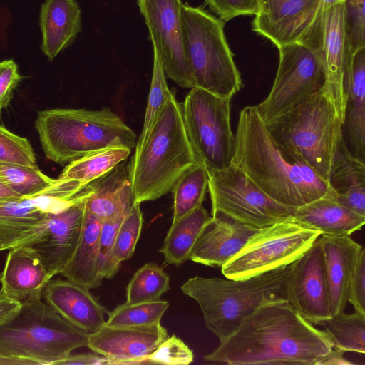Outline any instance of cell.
Masks as SVG:
<instances>
[{"label": "cell", "instance_id": "6da1fadb", "mask_svg": "<svg viewBox=\"0 0 365 365\" xmlns=\"http://www.w3.org/2000/svg\"><path fill=\"white\" fill-rule=\"evenodd\" d=\"M333 348L324 331L304 319L287 299H277L247 317L204 358L230 365H319Z\"/></svg>", "mask_w": 365, "mask_h": 365}, {"label": "cell", "instance_id": "7a4b0ae2", "mask_svg": "<svg viewBox=\"0 0 365 365\" xmlns=\"http://www.w3.org/2000/svg\"><path fill=\"white\" fill-rule=\"evenodd\" d=\"M235 140L233 164L276 202L297 208L336 197L328 181L275 143L255 106L240 113Z\"/></svg>", "mask_w": 365, "mask_h": 365}, {"label": "cell", "instance_id": "3957f363", "mask_svg": "<svg viewBox=\"0 0 365 365\" xmlns=\"http://www.w3.org/2000/svg\"><path fill=\"white\" fill-rule=\"evenodd\" d=\"M198 163L185 128L181 106L171 92L128 163L133 202L140 204L160 198Z\"/></svg>", "mask_w": 365, "mask_h": 365}, {"label": "cell", "instance_id": "277c9868", "mask_svg": "<svg viewBox=\"0 0 365 365\" xmlns=\"http://www.w3.org/2000/svg\"><path fill=\"white\" fill-rule=\"evenodd\" d=\"M292 266L293 263L240 279L195 276L189 278L181 290L198 303L206 327L220 341L262 305L287 299V282Z\"/></svg>", "mask_w": 365, "mask_h": 365}, {"label": "cell", "instance_id": "5b68a950", "mask_svg": "<svg viewBox=\"0 0 365 365\" xmlns=\"http://www.w3.org/2000/svg\"><path fill=\"white\" fill-rule=\"evenodd\" d=\"M35 128L49 160L64 164L115 146L136 145V135L108 108H55L40 111Z\"/></svg>", "mask_w": 365, "mask_h": 365}, {"label": "cell", "instance_id": "8992f818", "mask_svg": "<svg viewBox=\"0 0 365 365\" xmlns=\"http://www.w3.org/2000/svg\"><path fill=\"white\" fill-rule=\"evenodd\" d=\"M342 125L332 98L323 88L267 127L279 147L328 181L343 137Z\"/></svg>", "mask_w": 365, "mask_h": 365}, {"label": "cell", "instance_id": "52a82bcc", "mask_svg": "<svg viewBox=\"0 0 365 365\" xmlns=\"http://www.w3.org/2000/svg\"><path fill=\"white\" fill-rule=\"evenodd\" d=\"M88 335L39 299L22 303L18 312L0 325V356L27 365H55L73 350L87 346Z\"/></svg>", "mask_w": 365, "mask_h": 365}, {"label": "cell", "instance_id": "ba28073f", "mask_svg": "<svg viewBox=\"0 0 365 365\" xmlns=\"http://www.w3.org/2000/svg\"><path fill=\"white\" fill-rule=\"evenodd\" d=\"M182 22L184 51L194 87L232 98L242 83L225 36L224 21L200 7L183 4Z\"/></svg>", "mask_w": 365, "mask_h": 365}, {"label": "cell", "instance_id": "9c48e42d", "mask_svg": "<svg viewBox=\"0 0 365 365\" xmlns=\"http://www.w3.org/2000/svg\"><path fill=\"white\" fill-rule=\"evenodd\" d=\"M230 100L194 87L180 104L187 134L206 169L222 170L233 163L235 140L230 126Z\"/></svg>", "mask_w": 365, "mask_h": 365}, {"label": "cell", "instance_id": "30bf717a", "mask_svg": "<svg viewBox=\"0 0 365 365\" xmlns=\"http://www.w3.org/2000/svg\"><path fill=\"white\" fill-rule=\"evenodd\" d=\"M319 230L292 220L259 228L243 247L221 267L226 278L245 279L288 266L319 237Z\"/></svg>", "mask_w": 365, "mask_h": 365}, {"label": "cell", "instance_id": "8fae6325", "mask_svg": "<svg viewBox=\"0 0 365 365\" xmlns=\"http://www.w3.org/2000/svg\"><path fill=\"white\" fill-rule=\"evenodd\" d=\"M207 170L212 216L224 214L256 228L292 220L297 208L272 199L235 164Z\"/></svg>", "mask_w": 365, "mask_h": 365}, {"label": "cell", "instance_id": "7c38bea8", "mask_svg": "<svg viewBox=\"0 0 365 365\" xmlns=\"http://www.w3.org/2000/svg\"><path fill=\"white\" fill-rule=\"evenodd\" d=\"M278 49L279 65L271 91L255 106L266 125L321 91L327 81L322 61L305 44L296 42Z\"/></svg>", "mask_w": 365, "mask_h": 365}, {"label": "cell", "instance_id": "4fadbf2b", "mask_svg": "<svg viewBox=\"0 0 365 365\" xmlns=\"http://www.w3.org/2000/svg\"><path fill=\"white\" fill-rule=\"evenodd\" d=\"M90 192L88 184L71 205L58 212L49 213L35 233L17 245L33 252L51 279L63 271L76 252Z\"/></svg>", "mask_w": 365, "mask_h": 365}, {"label": "cell", "instance_id": "5bb4252c", "mask_svg": "<svg viewBox=\"0 0 365 365\" xmlns=\"http://www.w3.org/2000/svg\"><path fill=\"white\" fill-rule=\"evenodd\" d=\"M165 75L182 88L194 87L184 51L181 0H137Z\"/></svg>", "mask_w": 365, "mask_h": 365}, {"label": "cell", "instance_id": "9a60e30c", "mask_svg": "<svg viewBox=\"0 0 365 365\" xmlns=\"http://www.w3.org/2000/svg\"><path fill=\"white\" fill-rule=\"evenodd\" d=\"M73 195L71 182L58 178L37 196L0 197V252L16 247L30 237L49 213L58 212L71 205L78 195L73 198Z\"/></svg>", "mask_w": 365, "mask_h": 365}, {"label": "cell", "instance_id": "2e32d148", "mask_svg": "<svg viewBox=\"0 0 365 365\" xmlns=\"http://www.w3.org/2000/svg\"><path fill=\"white\" fill-rule=\"evenodd\" d=\"M344 1L322 10L300 43L312 49L322 61L327 76L325 91L344 121L346 87Z\"/></svg>", "mask_w": 365, "mask_h": 365}, {"label": "cell", "instance_id": "e0dca14e", "mask_svg": "<svg viewBox=\"0 0 365 365\" xmlns=\"http://www.w3.org/2000/svg\"><path fill=\"white\" fill-rule=\"evenodd\" d=\"M287 300L313 325L331 318L324 255L318 238L293 262L287 282Z\"/></svg>", "mask_w": 365, "mask_h": 365}, {"label": "cell", "instance_id": "ac0fdd59", "mask_svg": "<svg viewBox=\"0 0 365 365\" xmlns=\"http://www.w3.org/2000/svg\"><path fill=\"white\" fill-rule=\"evenodd\" d=\"M321 11V0H259L252 29L277 48L301 42Z\"/></svg>", "mask_w": 365, "mask_h": 365}, {"label": "cell", "instance_id": "d6986e66", "mask_svg": "<svg viewBox=\"0 0 365 365\" xmlns=\"http://www.w3.org/2000/svg\"><path fill=\"white\" fill-rule=\"evenodd\" d=\"M168 337L161 324L109 327L104 324L88 335L87 346L110 359L113 365L148 364L146 356Z\"/></svg>", "mask_w": 365, "mask_h": 365}, {"label": "cell", "instance_id": "ffe728a7", "mask_svg": "<svg viewBox=\"0 0 365 365\" xmlns=\"http://www.w3.org/2000/svg\"><path fill=\"white\" fill-rule=\"evenodd\" d=\"M258 229L224 214L211 216L198 236L189 260L221 267L237 254Z\"/></svg>", "mask_w": 365, "mask_h": 365}, {"label": "cell", "instance_id": "44dd1931", "mask_svg": "<svg viewBox=\"0 0 365 365\" xmlns=\"http://www.w3.org/2000/svg\"><path fill=\"white\" fill-rule=\"evenodd\" d=\"M42 299L64 319L88 334L106 324V307L89 289L68 279H50L43 290Z\"/></svg>", "mask_w": 365, "mask_h": 365}, {"label": "cell", "instance_id": "7402d4cb", "mask_svg": "<svg viewBox=\"0 0 365 365\" xmlns=\"http://www.w3.org/2000/svg\"><path fill=\"white\" fill-rule=\"evenodd\" d=\"M343 138L351 153L365 162V48L347 56Z\"/></svg>", "mask_w": 365, "mask_h": 365}, {"label": "cell", "instance_id": "603a6c76", "mask_svg": "<svg viewBox=\"0 0 365 365\" xmlns=\"http://www.w3.org/2000/svg\"><path fill=\"white\" fill-rule=\"evenodd\" d=\"M322 248L332 316L344 312L349 282L363 246L350 236L318 237Z\"/></svg>", "mask_w": 365, "mask_h": 365}, {"label": "cell", "instance_id": "cb8c5ba5", "mask_svg": "<svg viewBox=\"0 0 365 365\" xmlns=\"http://www.w3.org/2000/svg\"><path fill=\"white\" fill-rule=\"evenodd\" d=\"M51 279L36 255L24 246L9 250L0 273L1 289L21 304L42 299Z\"/></svg>", "mask_w": 365, "mask_h": 365}, {"label": "cell", "instance_id": "d4e9b609", "mask_svg": "<svg viewBox=\"0 0 365 365\" xmlns=\"http://www.w3.org/2000/svg\"><path fill=\"white\" fill-rule=\"evenodd\" d=\"M41 50L49 61L70 46L82 30L76 0H46L41 6Z\"/></svg>", "mask_w": 365, "mask_h": 365}, {"label": "cell", "instance_id": "484cf974", "mask_svg": "<svg viewBox=\"0 0 365 365\" xmlns=\"http://www.w3.org/2000/svg\"><path fill=\"white\" fill-rule=\"evenodd\" d=\"M292 220L329 236H350L365 223V216L341 205L336 196L327 195L297 207Z\"/></svg>", "mask_w": 365, "mask_h": 365}, {"label": "cell", "instance_id": "4316f807", "mask_svg": "<svg viewBox=\"0 0 365 365\" xmlns=\"http://www.w3.org/2000/svg\"><path fill=\"white\" fill-rule=\"evenodd\" d=\"M90 185L85 207L101 220L128 211L133 202L129 164L124 161Z\"/></svg>", "mask_w": 365, "mask_h": 365}, {"label": "cell", "instance_id": "83f0119b", "mask_svg": "<svg viewBox=\"0 0 365 365\" xmlns=\"http://www.w3.org/2000/svg\"><path fill=\"white\" fill-rule=\"evenodd\" d=\"M337 201L365 216V165L349 151L342 137L338 145L328 179Z\"/></svg>", "mask_w": 365, "mask_h": 365}, {"label": "cell", "instance_id": "f1b7e54d", "mask_svg": "<svg viewBox=\"0 0 365 365\" xmlns=\"http://www.w3.org/2000/svg\"><path fill=\"white\" fill-rule=\"evenodd\" d=\"M101 222L85 207L81 237L76 252L60 274L66 279L89 289L99 286L96 279V267Z\"/></svg>", "mask_w": 365, "mask_h": 365}, {"label": "cell", "instance_id": "f546056e", "mask_svg": "<svg viewBox=\"0 0 365 365\" xmlns=\"http://www.w3.org/2000/svg\"><path fill=\"white\" fill-rule=\"evenodd\" d=\"M211 216L202 206L171 224L159 252L166 264L177 267L189 260L191 250Z\"/></svg>", "mask_w": 365, "mask_h": 365}, {"label": "cell", "instance_id": "4dcf8cb0", "mask_svg": "<svg viewBox=\"0 0 365 365\" xmlns=\"http://www.w3.org/2000/svg\"><path fill=\"white\" fill-rule=\"evenodd\" d=\"M128 147L107 148L70 162L60 174V178L88 185L111 171L130 154Z\"/></svg>", "mask_w": 365, "mask_h": 365}, {"label": "cell", "instance_id": "1f68e13d", "mask_svg": "<svg viewBox=\"0 0 365 365\" xmlns=\"http://www.w3.org/2000/svg\"><path fill=\"white\" fill-rule=\"evenodd\" d=\"M207 187V170L200 163L178 178L171 190L173 194L172 224L202 206Z\"/></svg>", "mask_w": 365, "mask_h": 365}, {"label": "cell", "instance_id": "d6a6232c", "mask_svg": "<svg viewBox=\"0 0 365 365\" xmlns=\"http://www.w3.org/2000/svg\"><path fill=\"white\" fill-rule=\"evenodd\" d=\"M334 348L365 353V316L357 312L334 315L322 324Z\"/></svg>", "mask_w": 365, "mask_h": 365}, {"label": "cell", "instance_id": "836d02e7", "mask_svg": "<svg viewBox=\"0 0 365 365\" xmlns=\"http://www.w3.org/2000/svg\"><path fill=\"white\" fill-rule=\"evenodd\" d=\"M170 288V277L153 262L138 269L126 287V303L135 304L156 301Z\"/></svg>", "mask_w": 365, "mask_h": 365}, {"label": "cell", "instance_id": "e575fe53", "mask_svg": "<svg viewBox=\"0 0 365 365\" xmlns=\"http://www.w3.org/2000/svg\"><path fill=\"white\" fill-rule=\"evenodd\" d=\"M0 178L20 197L41 195L56 181L38 168L9 163H0Z\"/></svg>", "mask_w": 365, "mask_h": 365}, {"label": "cell", "instance_id": "d590c367", "mask_svg": "<svg viewBox=\"0 0 365 365\" xmlns=\"http://www.w3.org/2000/svg\"><path fill=\"white\" fill-rule=\"evenodd\" d=\"M168 307V302L160 299L135 304L125 302L108 312L105 324L109 327H134L160 324Z\"/></svg>", "mask_w": 365, "mask_h": 365}, {"label": "cell", "instance_id": "8d00e7d4", "mask_svg": "<svg viewBox=\"0 0 365 365\" xmlns=\"http://www.w3.org/2000/svg\"><path fill=\"white\" fill-rule=\"evenodd\" d=\"M140 205L133 202L118 228L113 251V264L116 273L122 262L133 255L140 236L143 217Z\"/></svg>", "mask_w": 365, "mask_h": 365}, {"label": "cell", "instance_id": "74e56055", "mask_svg": "<svg viewBox=\"0 0 365 365\" xmlns=\"http://www.w3.org/2000/svg\"><path fill=\"white\" fill-rule=\"evenodd\" d=\"M169 90L165 73L157 51L153 48V66L150 87L149 90L147 106L143 125L135 148H139L144 141L153 121L169 98Z\"/></svg>", "mask_w": 365, "mask_h": 365}, {"label": "cell", "instance_id": "f35d334b", "mask_svg": "<svg viewBox=\"0 0 365 365\" xmlns=\"http://www.w3.org/2000/svg\"><path fill=\"white\" fill-rule=\"evenodd\" d=\"M128 211L101 222L96 267L99 286L103 279L113 278L117 274L113 264V251L118 228Z\"/></svg>", "mask_w": 365, "mask_h": 365}, {"label": "cell", "instance_id": "ab89813d", "mask_svg": "<svg viewBox=\"0 0 365 365\" xmlns=\"http://www.w3.org/2000/svg\"><path fill=\"white\" fill-rule=\"evenodd\" d=\"M365 0H345L344 26L346 58L365 48Z\"/></svg>", "mask_w": 365, "mask_h": 365}, {"label": "cell", "instance_id": "60d3db41", "mask_svg": "<svg viewBox=\"0 0 365 365\" xmlns=\"http://www.w3.org/2000/svg\"><path fill=\"white\" fill-rule=\"evenodd\" d=\"M0 163L38 168L34 151L26 138L19 136L0 125Z\"/></svg>", "mask_w": 365, "mask_h": 365}, {"label": "cell", "instance_id": "b9f144b4", "mask_svg": "<svg viewBox=\"0 0 365 365\" xmlns=\"http://www.w3.org/2000/svg\"><path fill=\"white\" fill-rule=\"evenodd\" d=\"M194 355L189 346L175 335L168 337L152 353L146 356L148 364L188 365Z\"/></svg>", "mask_w": 365, "mask_h": 365}, {"label": "cell", "instance_id": "7bdbcfd3", "mask_svg": "<svg viewBox=\"0 0 365 365\" xmlns=\"http://www.w3.org/2000/svg\"><path fill=\"white\" fill-rule=\"evenodd\" d=\"M205 2L224 22L240 15H255L259 10V0H205Z\"/></svg>", "mask_w": 365, "mask_h": 365}, {"label": "cell", "instance_id": "ee69618b", "mask_svg": "<svg viewBox=\"0 0 365 365\" xmlns=\"http://www.w3.org/2000/svg\"><path fill=\"white\" fill-rule=\"evenodd\" d=\"M348 302L355 312L365 316V250L363 247L354 269L348 290Z\"/></svg>", "mask_w": 365, "mask_h": 365}, {"label": "cell", "instance_id": "f6af8a7d", "mask_svg": "<svg viewBox=\"0 0 365 365\" xmlns=\"http://www.w3.org/2000/svg\"><path fill=\"white\" fill-rule=\"evenodd\" d=\"M21 79L14 60L0 61V113L9 104L14 91Z\"/></svg>", "mask_w": 365, "mask_h": 365}, {"label": "cell", "instance_id": "bcb514c9", "mask_svg": "<svg viewBox=\"0 0 365 365\" xmlns=\"http://www.w3.org/2000/svg\"><path fill=\"white\" fill-rule=\"evenodd\" d=\"M113 365V361L98 354H70L64 359L57 361L55 365Z\"/></svg>", "mask_w": 365, "mask_h": 365}, {"label": "cell", "instance_id": "7dc6e473", "mask_svg": "<svg viewBox=\"0 0 365 365\" xmlns=\"http://www.w3.org/2000/svg\"><path fill=\"white\" fill-rule=\"evenodd\" d=\"M21 303L0 289V325L12 318L20 309Z\"/></svg>", "mask_w": 365, "mask_h": 365}, {"label": "cell", "instance_id": "c3c4849f", "mask_svg": "<svg viewBox=\"0 0 365 365\" xmlns=\"http://www.w3.org/2000/svg\"><path fill=\"white\" fill-rule=\"evenodd\" d=\"M344 351L333 348L332 350L319 362V365H349L353 364L344 356Z\"/></svg>", "mask_w": 365, "mask_h": 365}, {"label": "cell", "instance_id": "681fc988", "mask_svg": "<svg viewBox=\"0 0 365 365\" xmlns=\"http://www.w3.org/2000/svg\"><path fill=\"white\" fill-rule=\"evenodd\" d=\"M0 197H20L16 193L11 190L0 178Z\"/></svg>", "mask_w": 365, "mask_h": 365}, {"label": "cell", "instance_id": "f907efd6", "mask_svg": "<svg viewBox=\"0 0 365 365\" xmlns=\"http://www.w3.org/2000/svg\"><path fill=\"white\" fill-rule=\"evenodd\" d=\"M344 1L345 0H321V9H325Z\"/></svg>", "mask_w": 365, "mask_h": 365}, {"label": "cell", "instance_id": "816d5d0a", "mask_svg": "<svg viewBox=\"0 0 365 365\" xmlns=\"http://www.w3.org/2000/svg\"><path fill=\"white\" fill-rule=\"evenodd\" d=\"M1 357L0 356V364H1Z\"/></svg>", "mask_w": 365, "mask_h": 365}]
</instances>
